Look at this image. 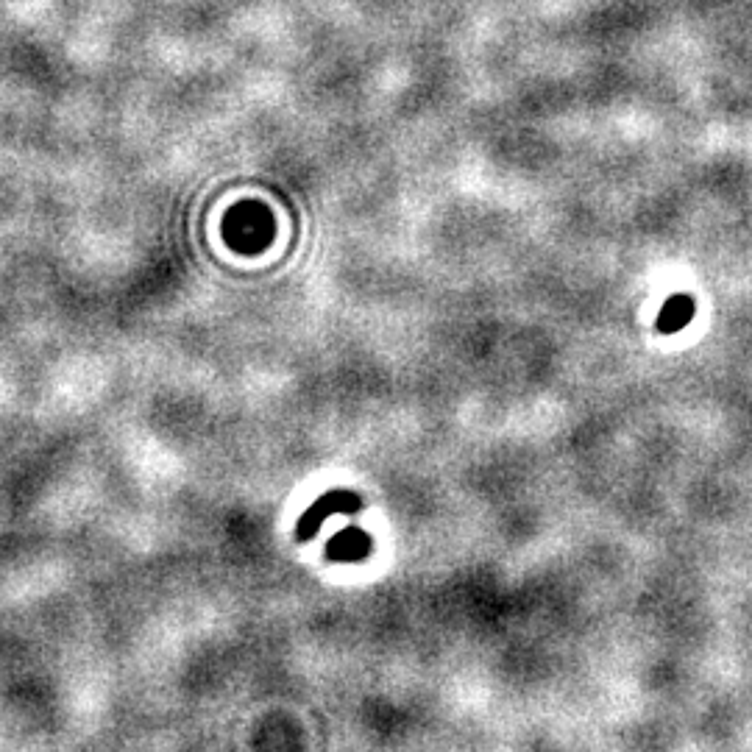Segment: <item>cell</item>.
Listing matches in <instances>:
<instances>
[{
	"label": "cell",
	"instance_id": "cell-3",
	"mask_svg": "<svg viewBox=\"0 0 752 752\" xmlns=\"http://www.w3.org/2000/svg\"><path fill=\"white\" fill-rule=\"evenodd\" d=\"M694 312H697V304L691 296L686 293H677L672 299H666V304L658 312V332L661 335H675V332H683L688 324H691V318H694Z\"/></svg>",
	"mask_w": 752,
	"mask_h": 752
},
{
	"label": "cell",
	"instance_id": "cell-2",
	"mask_svg": "<svg viewBox=\"0 0 752 752\" xmlns=\"http://www.w3.org/2000/svg\"><path fill=\"white\" fill-rule=\"evenodd\" d=\"M374 541L363 527H343L326 541V560L332 563H363L371 558Z\"/></svg>",
	"mask_w": 752,
	"mask_h": 752
},
{
	"label": "cell",
	"instance_id": "cell-1",
	"mask_svg": "<svg viewBox=\"0 0 752 752\" xmlns=\"http://www.w3.org/2000/svg\"><path fill=\"white\" fill-rule=\"evenodd\" d=\"M363 505V496L354 491H346V488H335V491L321 493V496L301 513L299 524H296V541H299V544L312 541V538L321 532V527H324V521L329 519V516H351V513L363 510Z\"/></svg>",
	"mask_w": 752,
	"mask_h": 752
}]
</instances>
